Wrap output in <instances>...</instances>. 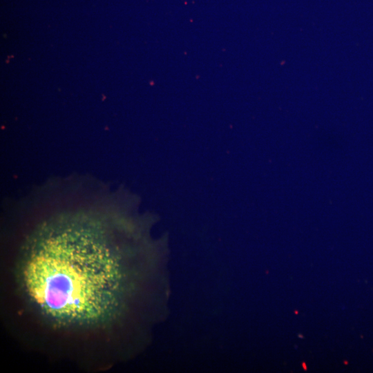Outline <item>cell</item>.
<instances>
[{
    "mask_svg": "<svg viewBox=\"0 0 373 373\" xmlns=\"http://www.w3.org/2000/svg\"><path fill=\"white\" fill-rule=\"evenodd\" d=\"M66 222L46 228L23 252L19 279L45 318L62 327L108 323L120 306V258L104 230Z\"/></svg>",
    "mask_w": 373,
    "mask_h": 373,
    "instance_id": "cell-1",
    "label": "cell"
}]
</instances>
